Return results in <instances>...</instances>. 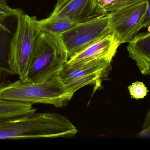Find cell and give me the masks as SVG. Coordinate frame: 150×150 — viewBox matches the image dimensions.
Wrapping results in <instances>:
<instances>
[{"mask_svg":"<svg viewBox=\"0 0 150 150\" xmlns=\"http://www.w3.org/2000/svg\"><path fill=\"white\" fill-rule=\"evenodd\" d=\"M77 132L68 119L55 113L35 112L0 122V140L72 138Z\"/></svg>","mask_w":150,"mask_h":150,"instance_id":"cell-1","label":"cell"},{"mask_svg":"<svg viewBox=\"0 0 150 150\" xmlns=\"http://www.w3.org/2000/svg\"><path fill=\"white\" fill-rule=\"evenodd\" d=\"M74 94L63 83L60 74L40 82H29L19 79L0 84V100L33 105L47 104L56 107L67 105Z\"/></svg>","mask_w":150,"mask_h":150,"instance_id":"cell-2","label":"cell"},{"mask_svg":"<svg viewBox=\"0 0 150 150\" xmlns=\"http://www.w3.org/2000/svg\"><path fill=\"white\" fill-rule=\"evenodd\" d=\"M68 60L67 51L59 35L40 32L34 44L25 82H40L60 74Z\"/></svg>","mask_w":150,"mask_h":150,"instance_id":"cell-3","label":"cell"},{"mask_svg":"<svg viewBox=\"0 0 150 150\" xmlns=\"http://www.w3.org/2000/svg\"><path fill=\"white\" fill-rule=\"evenodd\" d=\"M17 27L9 45L8 64L12 74L25 82L36 39L38 19L23 12L16 17Z\"/></svg>","mask_w":150,"mask_h":150,"instance_id":"cell-4","label":"cell"},{"mask_svg":"<svg viewBox=\"0 0 150 150\" xmlns=\"http://www.w3.org/2000/svg\"><path fill=\"white\" fill-rule=\"evenodd\" d=\"M112 33L110 13L77 23L59 34L69 59L103 36Z\"/></svg>","mask_w":150,"mask_h":150,"instance_id":"cell-5","label":"cell"},{"mask_svg":"<svg viewBox=\"0 0 150 150\" xmlns=\"http://www.w3.org/2000/svg\"><path fill=\"white\" fill-rule=\"evenodd\" d=\"M148 1L110 12L112 33L121 44L130 42L143 28Z\"/></svg>","mask_w":150,"mask_h":150,"instance_id":"cell-6","label":"cell"},{"mask_svg":"<svg viewBox=\"0 0 150 150\" xmlns=\"http://www.w3.org/2000/svg\"><path fill=\"white\" fill-rule=\"evenodd\" d=\"M111 62H95L71 68L63 67L60 76L65 86L74 94L87 85L100 87L103 73L109 68Z\"/></svg>","mask_w":150,"mask_h":150,"instance_id":"cell-7","label":"cell"},{"mask_svg":"<svg viewBox=\"0 0 150 150\" xmlns=\"http://www.w3.org/2000/svg\"><path fill=\"white\" fill-rule=\"evenodd\" d=\"M121 43L113 33L101 37L69 59L64 67L71 68L95 62H112Z\"/></svg>","mask_w":150,"mask_h":150,"instance_id":"cell-8","label":"cell"},{"mask_svg":"<svg viewBox=\"0 0 150 150\" xmlns=\"http://www.w3.org/2000/svg\"><path fill=\"white\" fill-rule=\"evenodd\" d=\"M106 13L100 8L98 0H58L51 15L67 16L79 23Z\"/></svg>","mask_w":150,"mask_h":150,"instance_id":"cell-9","label":"cell"},{"mask_svg":"<svg viewBox=\"0 0 150 150\" xmlns=\"http://www.w3.org/2000/svg\"><path fill=\"white\" fill-rule=\"evenodd\" d=\"M127 49L141 73L150 75V30L138 33L129 42Z\"/></svg>","mask_w":150,"mask_h":150,"instance_id":"cell-10","label":"cell"},{"mask_svg":"<svg viewBox=\"0 0 150 150\" xmlns=\"http://www.w3.org/2000/svg\"><path fill=\"white\" fill-rule=\"evenodd\" d=\"M76 23L68 17L59 15H50L47 18L37 21L40 31L58 35Z\"/></svg>","mask_w":150,"mask_h":150,"instance_id":"cell-11","label":"cell"},{"mask_svg":"<svg viewBox=\"0 0 150 150\" xmlns=\"http://www.w3.org/2000/svg\"><path fill=\"white\" fill-rule=\"evenodd\" d=\"M36 111L30 104L0 100V122L23 117Z\"/></svg>","mask_w":150,"mask_h":150,"instance_id":"cell-12","label":"cell"},{"mask_svg":"<svg viewBox=\"0 0 150 150\" xmlns=\"http://www.w3.org/2000/svg\"><path fill=\"white\" fill-rule=\"evenodd\" d=\"M23 12L21 9L10 7L6 0H0V31L9 33V30L4 24L5 20L9 17H17Z\"/></svg>","mask_w":150,"mask_h":150,"instance_id":"cell-13","label":"cell"},{"mask_svg":"<svg viewBox=\"0 0 150 150\" xmlns=\"http://www.w3.org/2000/svg\"><path fill=\"white\" fill-rule=\"evenodd\" d=\"M131 97L135 99H140L145 97L148 94V88L142 82H136L133 83L128 87Z\"/></svg>","mask_w":150,"mask_h":150,"instance_id":"cell-14","label":"cell"},{"mask_svg":"<svg viewBox=\"0 0 150 150\" xmlns=\"http://www.w3.org/2000/svg\"><path fill=\"white\" fill-rule=\"evenodd\" d=\"M9 48H6L0 41V72L11 74L8 64Z\"/></svg>","mask_w":150,"mask_h":150,"instance_id":"cell-15","label":"cell"},{"mask_svg":"<svg viewBox=\"0 0 150 150\" xmlns=\"http://www.w3.org/2000/svg\"><path fill=\"white\" fill-rule=\"evenodd\" d=\"M145 1L147 0H117L116 3L115 4L110 8H108L106 10V12L107 13H110L125 7Z\"/></svg>","mask_w":150,"mask_h":150,"instance_id":"cell-16","label":"cell"},{"mask_svg":"<svg viewBox=\"0 0 150 150\" xmlns=\"http://www.w3.org/2000/svg\"><path fill=\"white\" fill-rule=\"evenodd\" d=\"M140 136L142 137H150V109L145 117Z\"/></svg>","mask_w":150,"mask_h":150,"instance_id":"cell-17","label":"cell"},{"mask_svg":"<svg viewBox=\"0 0 150 150\" xmlns=\"http://www.w3.org/2000/svg\"><path fill=\"white\" fill-rule=\"evenodd\" d=\"M117 1V0H98L100 7L105 13H107L106 10L116 3Z\"/></svg>","mask_w":150,"mask_h":150,"instance_id":"cell-18","label":"cell"},{"mask_svg":"<svg viewBox=\"0 0 150 150\" xmlns=\"http://www.w3.org/2000/svg\"><path fill=\"white\" fill-rule=\"evenodd\" d=\"M147 1L149 3V6L147 9L146 16L144 21V28H146L150 26V0H147Z\"/></svg>","mask_w":150,"mask_h":150,"instance_id":"cell-19","label":"cell"}]
</instances>
